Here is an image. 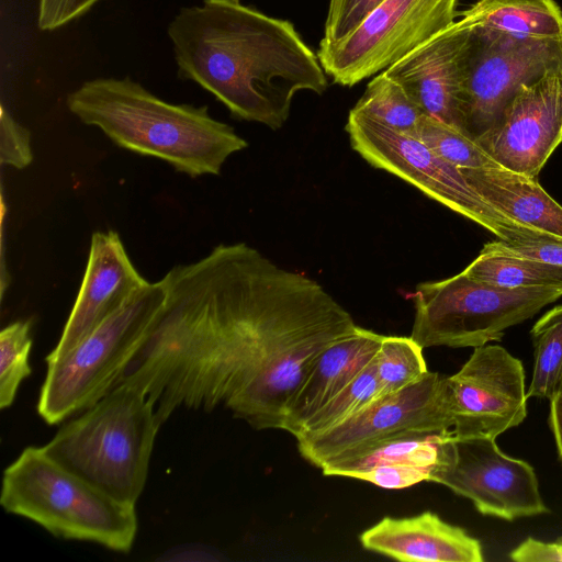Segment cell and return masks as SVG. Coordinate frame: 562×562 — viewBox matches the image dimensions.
<instances>
[{
	"label": "cell",
	"mask_w": 562,
	"mask_h": 562,
	"mask_svg": "<svg viewBox=\"0 0 562 562\" xmlns=\"http://www.w3.org/2000/svg\"><path fill=\"white\" fill-rule=\"evenodd\" d=\"M161 281L164 307L119 382L146 394L160 425L179 407L224 406L255 429L282 430L317 357L358 327L317 281L245 243Z\"/></svg>",
	"instance_id": "cell-1"
},
{
	"label": "cell",
	"mask_w": 562,
	"mask_h": 562,
	"mask_svg": "<svg viewBox=\"0 0 562 562\" xmlns=\"http://www.w3.org/2000/svg\"><path fill=\"white\" fill-rule=\"evenodd\" d=\"M446 383L457 437L495 439L527 416L522 363L498 345L475 347Z\"/></svg>",
	"instance_id": "cell-13"
},
{
	"label": "cell",
	"mask_w": 562,
	"mask_h": 562,
	"mask_svg": "<svg viewBox=\"0 0 562 562\" xmlns=\"http://www.w3.org/2000/svg\"><path fill=\"white\" fill-rule=\"evenodd\" d=\"M463 272L472 279L503 288H562V267L510 254L497 241L484 245Z\"/></svg>",
	"instance_id": "cell-22"
},
{
	"label": "cell",
	"mask_w": 562,
	"mask_h": 562,
	"mask_svg": "<svg viewBox=\"0 0 562 562\" xmlns=\"http://www.w3.org/2000/svg\"><path fill=\"white\" fill-rule=\"evenodd\" d=\"M497 244L504 250L525 258L562 267V241L551 239H529Z\"/></svg>",
	"instance_id": "cell-33"
},
{
	"label": "cell",
	"mask_w": 562,
	"mask_h": 562,
	"mask_svg": "<svg viewBox=\"0 0 562 562\" xmlns=\"http://www.w3.org/2000/svg\"><path fill=\"white\" fill-rule=\"evenodd\" d=\"M178 75L212 93L237 119L272 130L302 90L322 94L326 72L288 20L240 0L182 8L168 26Z\"/></svg>",
	"instance_id": "cell-2"
},
{
	"label": "cell",
	"mask_w": 562,
	"mask_h": 562,
	"mask_svg": "<svg viewBox=\"0 0 562 562\" xmlns=\"http://www.w3.org/2000/svg\"><path fill=\"white\" fill-rule=\"evenodd\" d=\"M549 425L553 432L558 452L562 459V395L558 394L550 400Z\"/></svg>",
	"instance_id": "cell-34"
},
{
	"label": "cell",
	"mask_w": 562,
	"mask_h": 562,
	"mask_svg": "<svg viewBox=\"0 0 562 562\" xmlns=\"http://www.w3.org/2000/svg\"><path fill=\"white\" fill-rule=\"evenodd\" d=\"M100 0H38L37 25L54 31L82 16Z\"/></svg>",
	"instance_id": "cell-32"
},
{
	"label": "cell",
	"mask_w": 562,
	"mask_h": 562,
	"mask_svg": "<svg viewBox=\"0 0 562 562\" xmlns=\"http://www.w3.org/2000/svg\"><path fill=\"white\" fill-rule=\"evenodd\" d=\"M352 111L397 132L414 136L425 113L404 88L384 71L374 77Z\"/></svg>",
	"instance_id": "cell-23"
},
{
	"label": "cell",
	"mask_w": 562,
	"mask_h": 562,
	"mask_svg": "<svg viewBox=\"0 0 562 562\" xmlns=\"http://www.w3.org/2000/svg\"><path fill=\"white\" fill-rule=\"evenodd\" d=\"M68 110L116 146L159 158L191 178L220 175L226 159L248 146L206 105L169 103L128 78H97L67 95Z\"/></svg>",
	"instance_id": "cell-3"
},
{
	"label": "cell",
	"mask_w": 562,
	"mask_h": 562,
	"mask_svg": "<svg viewBox=\"0 0 562 562\" xmlns=\"http://www.w3.org/2000/svg\"><path fill=\"white\" fill-rule=\"evenodd\" d=\"M362 547L404 562H482L480 541L437 514L384 517L360 535Z\"/></svg>",
	"instance_id": "cell-17"
},
{
	"label": "cell",
	"mask_w": 562,
	"mask_h": 562,
	"mask_svg": "<svg viewBox=\"0 0 562 562\" xmlns=\"http://www.w3.org/2000/svg\"><path fill=\"white\" fill-rule=\"evenodd\" d=\"M476 142L502 167L537 178L562 143V70L522 85Z\"/></svg>",
	"instance_id": "cell-14"
},
{
	"label": "cell",
	"mask_w": 562,
	"mask_h": 562,
	"mask_svg": "<svg viewBox=\"0 0 562 562\" xmlns=\"http://www.w3.org/2000/svg\"><path fill=\"white\" fill-rule=\"evenodd\" d=\"M458 0H385L346 37L321 42V65L345 87L382 72L456 22Z\"/></svg>",
	"instance_id": "cell-10"
},
{
	"label": "cell",
	"mask_w": 562,
	"mask_h": 562,
	"mask_svg": "<svg viewBox=\"0 0 562 562\" xmlns=\"http://www.w3.org/2000/svg\"><path fill=\"white\" fill-rule=\"evenodd\" d=\"M147 283L133 265L116 232H94L75 304L56 347L46 360L67 353Z\"/></svg>",
	"instance_id": "cell-15"
},
{
	"label": "cell",
	"mask_w": 562,
	"mask_h": 562,
	"mask_svg": "<svg viewBox=\"0 0 562 562\" xmlns=\"http://www.w3.org/2000/svg\"><path fill=\"white\" fill-rule=\"evenodd\" d=\"M431 468L406 464L376 465L359 473L356 479L387 490L405 488L429 481Z\"/></svg>",
	"instance_id": "cell-31"
},
{
	"label": "cell",
	"mask_w": 562,
	"mask_h": 562,
	"mask_svg": "<svg viewBox=\"0 0 562 562\" xmlns=\"http://www.w3.org/2000/svg\"><path fill=\"white\" fill-rule=\"evenodd\" d=\"M561 296L562 288H503L462 271L416 285L411 337L423 348L480 347L501 340L505 329L532 317Z\"/></svg>",
	"instance_id": "cell-7"
},
{
	"label": "cell",
	"mask_w": 562,
	"mask_h": 562,
	"mask_svg": "<svg viewBox=\"0 0 562 562\" xmlns=\"http://www.w3.org/2000/svg\"><path fill=\"white\" fill-rule=\"evenodd\" d=\"M458 14L469 25L519 36L562 37V9L554 0H477Z\"/></svg>",
	"instance_id": "cell-21"
},
{
	"label": "cell",
	"mask_w": 562,
	"mask_h": 562,
	"mask_svg": "<svg viewBox=\"0 0 562 562\" xmlns=\"http://www.w3.org/2000/svg\"><path fill=\"white\" fill-rule=\"evenodd\" d=\"M0 113V161L23 169L33 160L30 131L18 123L3 105Z\"/></svg>",
	"instance_id": "cell-30"
},
{
	"label": "cell",
	"mask_w": 562,
	"mask_h": 562,
	"mask_svg": "<svg viewBox=\"0 0 562 562\" xmlns=\"http://www.w3.org/2000/svg\"><path fill=\"white\" fill-rule=\"evenodd\" d=\"M384 1L385 0H329L324 37L321 42L334 43L346 37Z\"/></svg>",
	"instance_id": "cell-29"
},
{
	"label": "cell",
	"mask_w": 562,
	"mask_h": 562,
	"mask_svg": "<svg viewBox=\"0 0 562 562\" xmlns=\"http://www.w3.org/2000/svg\"><path fill=\"white\" fill-rule=\"evenodd\" d=\"M423 349L411 336H384L374 358L379 397L398 392L429 372Z\"/></svg>",
	"instance_id": "cell-25"
},
{
	"label": "cell",
	"mask_w": 562,
	"mask_h": 562,
	"mask_svg": "<svg viewBox=\"0 0 562 562\" xmlns=\"http://www.w3.org/2000/svg\"><path fill=\"white\" fill-rule=\"evenodd\" d=\"M470 186L516 223L562 240V205L529 178L502 166L460 169Z\"/></svg>",
	"instance_id": "cell-19"
},
{
	"label": "cell",
	"mask_w": 562,
	"mask_h": 562,
	"mask_svg": "<svg viewBox=\"0 0 562 562\" xmlns=\"http://www.w3.org/2000/svg\"><path fill=\"white\" fill-rule=\"evenodd\" d=\"M553 70H562V37L519 36L469 25L462 77L463 133L477 140L498 122L522 85Z\"/></svg>",
	"instance_id": "cell-9"
},
{
	"label": "cell",
	"mask_w": 562,
	"mask_h": 562,
	"mask_svg": "<svg viewBox=\"0 0 562 562\" xmlns=\"http://www.w3.org/2000/svg\"><path fill=\"white\" fill-rule=\"evenodd\" d=\"M159 427L153 402L140 389L121 382L65 423L43 449L112 497L135 504Z\"/></svg>",
	"instance_id": "cell-4"
},
{
	"label": "cell",
	"mask_w": 562,
	"mask_h": 562,
	"mask_svg": "<svg viewBox=\"0 0 562 562\" xmlns=\"http://www.w3.org/2000/svg\"><path fill=\"white\" fill-rule=\"evenodd\" d=\"M161 280L148 282L64 356L46 360L37 412L56 425L105 396L145 344L164 307Z\"/></svg>",
	"instance_id": "cell-6"
},
{
	"label": "cell",
	"mask_w": 562,
	"mask_h": 562,
	"mask_svg": "<svg viewBox=\"0 0 562 562\" xmlns=\"http://www.w3.org/2000/svg\"><path fill=\"white\" fill-rule=\"evenodd\" d=\"M429 481L469 498L483 515L512 521L550 513L533 468L503 453L492 438H462L448 431Z\"/></svg>",
	"instance_id": "cell-11"
},
{
	"label": "cell",
	"mask_w": 562,
	"mask_h": 562,
	"mask_svg": "<svg viewBox=\"0 0 562 562\" xmlns=\"http://www.w3.org/2000/svg\"><path fill=\"white\" fill-rule=\"evenodd\" d=\"M448 431L407 432L390 437L338 456L324 463L321 469L326 476L356 479L359 473L376 465L406 464L432 468L440 459L442 442Z\"/></svg>",
	"instance_id": "cell-20"
},
{
	"label": "cell",
	"mask_w": 562,
	"mask_h": 562,
	"mask_svg": "<svg viewBox=\"0 0 562 562\" xmlns=\"http://www.w3.org/2000/svg\"><path fill=\"white\" fill-rule=\"evenodd\" d=\"M384 335L362 327L329 345L291 400L282 430L296 437L306 422L374 359Z\"/></svg>",
	"instance_id": "cell-18"
},
{
	"label": "cell",
	"mask_w": 562,
	"mask_h": 562,
	"mask_svg": "<svg viewBox=\"0 0 562 562\" xmlns=\"http://www.w3.org/2000/svg\"><path fill=\"white\" fill-rule=\"evenodd\" d=\"M31 323L14 322L0 333V407L12 405L21 382L31 374Z\"/></svg>",
	"instance_id": "cell-28"
},
{
	"label": "cell",
	"mask_w": 562,
	"mask_h": 562,
	"mask_svg": "<svg viewBox=\"0 0 562 562\" xmlns=\"http://www.w3.org/2000/svg\"><path fill=\"white\" fill-rule=\"evenodd\" d=\"M0 503L55 537L128 552L137 533L135 504L112 497L53 460L43 447H26L3 472Z\"/></svg>",
	"instance_id": "cell-5"
},
{
	"label": "cell",
	"mask_w": 562,
	"mask_h": 562,
	"mask_svg": "<svg viewBox=\"0 0 562 562\" xmlns=\"http://www.w3.org/2000/svg\"><path fill=\"white\" fill-rule=\"evenodd\" d=\"M454 419L446 376L428 372L418 382L376 397L361 411L311 438L296 440L301 456L317 468L344 453L407 432H443Z\"/></svg>",
	"instance_id": "cell-12"
},
{
	"label": "cell",
	"mask_w": 562,
	"mask_h": 562,
	"mask_svg": "<svg viewBox=\"0 0 562 562\" xmlns=\"http://www.w3.org/2000/svg\"><path fill=\"white\" fill-rule=\"evenodd\" d=\"M530 334L535 363L527 396L550 401L559 394L562 380V305L541 316Z\"/></svg>",
	"instance_id": "cell-24"
},
{
	"label": "cell",
	"mask_w": 562,
	"mask_h": 562,
	"mask_svg": "<svg viewBox=\"0 0 562 562\" xmlns=\"http://www.w3.org/2000/svg\"><path fill=\"white\" fill-rule=\"evenodd\" d=\"M414 137L460 169L501 166L476 140L426 114L419 120Z\"/></svg>",
	"instance_id": "cell-27"
},
{
	"label": "cell",
	"mask_w": 562,
	"mask_h": 562,
	"mask_svg": "<svg viewBox=\"0 0 562 562\" xmlns=\"http://www.w3.org/2000/svg\"><path fill=\"white\" fill-rule=\"evenodd\" d=\"M376 397H379V383L373 359L350 384L306 422L295 439L311 438L331 429L361 411Z\"/></svg>",
	"instance_id": "cell-26"
},
{
	"label": "cell",
	"mask_w": 562,
	"mask_h": 562,
	"mask_svg": "<svg viewBox=\"0 0 562 562\" xmlns=\"http://www.w3.org/2000/svg\"><path fill=\"white\" fill-rule=\"evenodd\" d=\"M468 34L469 25L462 20L456 21L384 70L426 115L461 133L463 56Z\"/></svg>",
	"instance_id": "cell-16"
},
{
	"label": "cell",
	"mask_w": 562,
	"mask_h": 562,
	"mask_svg": "<svg viewBox=\"0 0 562 562\" xmlns=\"http://www.w3.org/2000/svg\"><path fill=\"white\" fill-rule=\"evenodd\" d=\"M346 132L352 149L369 165L413 184L430 199L479 224L501 240H560L499 213L470 186L460 168L436 155L418 138L352 110L349 112Z\"/></svg>",
	"instance_id": "cell-8"
},
{
	"label": "cell",
	"mask_w": 562,
	"mask_h": 562,
	"mask_svg": "<svg viewBox=\"0 0 562 562\" xmlns=\"http://www.w3.org/2000/svg\"><path fill=\"white\" fill-rule=\"evenodd\" d=\"M559 394H561V395H562V380H561V384H560Z\"/></svg>",
	"instance_id": "cell-35"
}]
</instances>
